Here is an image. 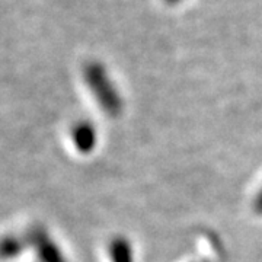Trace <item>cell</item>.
<instances>
[{"instance_id":"obj_2","label":"cell","mask_w":262,"mask_h":262,"mask_svg":"<svg viewBox=\"0 0 262 262\" xmlns=\"http://www.w3.org/2000/svg\"><path fill=\"white\" fill-rule=\"evenodd\" d=\"M75 140L82 150H91L95 144V131L91 124H82L77 127Z\"/></svg>"},{"instance_id":"obj_4","label":"cell","mask_w":262,"mask_h":262,"mask_svg":"<svg viewBox=\"0 0 262 262\" xmlns=\"http://www.w3.org/2000/svg\"><path fill=\"white\" fill-rule=\"evenodd\" d=\"M256 210H258L259 213H262V192L259 194V196H258V200H256Z\"/></svg>"},{"instance_id":"obj_1","label":"cell","mask_w":262,"mask_h":262,"mask_svg":"<svg viewBox=\"0 0 262 262\" xmlns=\"http://www.w3.org/2000/svg\"><path fill=\"white\" fill-rule=\"evenodd\" d=\"M86 79L91 84L98 102L108 114H118L121 110V99L115 88L106 77V73L101 64H92L86 69Z\"/></svg>"},{"instance_id":"obj_3","label":"cell","mask_w":262,"mask_h":262,"mask_svg":"<svg viewBox=\"0 0 262 262\" xmlns=\"http://www.w3.org/2000/svg\"><path fill=\"white\" fill-rule=\"evenodd\" d=\"M111 256L113 262H133L130 244L125 239H115L111 244Z\"/></svg>"},{"instance_id":"obj_5","label":"cell","mask_w":262,"mask_h":262,"mask_svg":"<svg viewBox=\"0 0 262 262\" xmlns=\"http://www.w3.org/2000/svg\"><path fill=\"white\" fill-rule=\"evenodd\" d=\"M166 2H170V3H175V2H178V0H166Z\"/></svg>"}]
</instances>
